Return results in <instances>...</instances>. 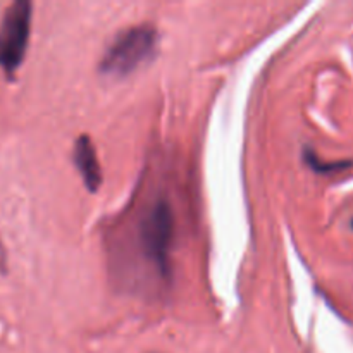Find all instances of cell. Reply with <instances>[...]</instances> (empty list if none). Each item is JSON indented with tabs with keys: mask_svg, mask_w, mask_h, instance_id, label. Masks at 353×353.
I'll use <instances>...</instances> for the list:
<instances>
[{
	"mask_svg": "<svg viewBox=\"0 0 353 353\" xmlns=\"http://www.w3.org/2000/svg\"><path fill=\"white\" fill-rule=\"evenodd\" d=\"M72 159H74L76 169L81 174V179L88 192L95 193L102 185V168H100L95 143L88 134H81V137L76 138Z\"/></svg>",
	"mask_w": 353,
	"mask_h": 353,
	"instance_id": "cell-4",
	"label": "cell"
},
{
	"mask_svg": "<svg viewBox=\"0 0 353 353\" xmlns=\"http://www.w3.org/2000/svg\"><path fill=\"white\" fill-rule=\"evenodd\" d=\"M159 33L150 24H138L116 34L112 43L107 47L100 71L107 76H123L137 71L141 64L150 61L157 52Z\"/></svg>",
	"mask_w": 353,
	"mask_h": 353,
	"instance_id": "cell-1",
	"label": "cell"
},
{
	"mask_svg": "<svg viewBox=\"0 0 353 353\" xmlns=\"http://www.w3.org/2000/svg\"><path fill=\"white\" fill-rule=\"evenodd\" d=\"M3 262H6V254H3L2 247H0V264H3Z\"/></svg>",
	"mask_w": 353,
	"mask_h": 353,
	"instance_id": "cell-6",
	"label": "cell"
},
{
	"mask_svg": "<svg viewBox=\"0 0 353 353\" xmlns=\"http://www.w3.org/2000/svg\"><path fill=\"white\" fill-rule=\"evenodd\" d=\"M303 162H305L314 172L323 176L336 174V172L347 171V169L353 168V161H323V159L316 154V150H312V148L309 147L303 148Z\"/></svg>",
	"mask_w": 353,
	"mask_h": 353,
	"instance_id": "cell-5",
	"label": "cell"
},
{
	"mask_svg": "<svg viewBox=\"0 0 353 353\" xmlns=\"http://www.w3.org/2000/svg\"><path fill=\"white\" fill-rule=\"evenodd\" d=\"M352 230H353V217H352Z\"/></svg>",
	"mask_w": 353,
	"mask_h": 353,
	"instance_id": "cell-7",
	"label": "cell"
},
{
	"mask_svg": "<svg viewBox=\"0 0 353 353\" xmlns=\"http://www.w3.org/2000/svg\"><path fill=\"white\" fill-rule=\"evenodd\" d=\"M33 6L17 0L7 7L0 23V68L12 74L24 61L31 33Z\"/></svg>",
	"mask_w": 353,
	"mask_h": 353,
	"instance_id": "cell-3",
	"label": "cell"
},
{
	"mask_svg": "<svg viewBox=\"0 0 353 353\" xmlns=\"http://www.w3.org/2000/svg\"><path fill=\"white\" fill-rule=\"evenodd\" d=\"M140 243L148 261L162 278H171V252L174 245L176 217L171 202L164 196L155 200L140 221Z\"/></svg>",
	"mask_w": 353,
	"mask_h": 353,
	"instance_id": "cell-2",
	"label": "cell"
}]
</instances>
